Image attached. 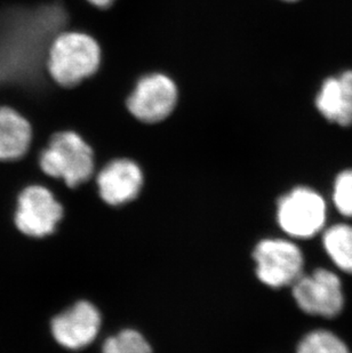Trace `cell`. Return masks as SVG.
Here are the masks:
<instances>
[{"instance_id": "cell-16", "label": "cell", "mask_w": 352, "mask_h": 353, "mask_svg": "<svg viewBox=\"0 0 352 353\" xmlns=\"http://www.w3.org/2000/svg\"><path fill=\"white\" fill-rule=\"evenodd\" d=\"M333 203L341 215L352 219V168L340 172L335 177Z\"/></svg>"}, {"instance_id": "cell-1", "label": "cell", "mask_w": 352, "mask_h": 353, "mask_svg": "<svg viewBox=\"0 0 352 353\" xmlns=\"http://www.w3.org/2000/svg\"><path fill=\"white\" fill-rule=\"evenodd\" d=\"M68 20L67 10L59 3L5 17L0 23V83L24 79L40 71Z\"/></svg>"}, {"instance_id": "cell-3", "label": "cell", "mask_w": 352, "mask_h": 353, "mask_svg": "<svg viewBox=\"0 0 352 353\" xmlns=\"http://www.w3.org/2000/svg\"><path fill=\"white\" fill-rule=\"evenodd\" d=\"M39 165L48 176L77 188L93 176L95 154L79 133L62 130L50 137L48 147L40 154Z\"/></svg>"}, {"instance_id": "cell-15", "label": "cell", "mask_w": 352, "mask_h": 353, "mask_svg": "<svg viewBox=\"0 0 352 353\" xmlns=\"http://www.w3.org/2000/svg\"><path fill=\"white\" fill-rule=\"evenodd\" d=\"M101 353H153V350L140 332L124 330L106 339Z\"/></svg>"}, {"instance_id": "cell-10", "label": "cell", "mask_w": 352, "mask_h": 353, "mask_svg": "<svg viewBox=\"0 0 352 353\" xmlns=\"http://www.w3.org/2000/svg\"><path fill=\"white\" fill-rule=\"evenodd\" d=\"M143 182L142 168L130 158L110 160L97 177L101 199L110 206H120L135 199L142 190Z\"/></svg>"}, {"instance_id": "cell-2", "label": "cell", "mask_w": 352, "mask_h": 353, "mask_svg": "<svg viewBox=\"0 0 352 353\" xmlns=\"http://www.w3.org/2000/svg\"><path fill=\"white\" fill-rule=\"evenodd\" d=\"M102 62L104 52L97 38L85 31H63L50 45L46 67L57 85L72 88L93 78Z\"/></svg>"}, {"instance_id": "cell-11", "label": "cell", "mask_w": 352, "mask_h": 353, "mask_svg": "<svg viewBox=\"0 0 352 353\" xmlns=\"http://www.w3.org/2000/svg\"><path fill=\"white\" fill-rule=\"evenodd\" d=\"M319 114L339 126H352V69L326 78L315 97Z\"/></svg>"}, {"instance_id": "cell-6", "label": "cell", "mask_w": 352, "mask_h": 353, "mask_svg": "<svg viewBox=\"0 0 352 353\" xmlns=\"http://www.w3.org/2000/svg\"><path fill=\"white\" fill-rule=\"evenodd\" d=\"M256 276L271 288L293 286L303 274L302 250L291 240L282 238L263 239L253 252Z\"/></svg>"}, {"instance_id": "cell-8", "label": "cell", "mask_w": 352, "mask_h": 353, "mask_svg": "<svg viewBox=\"0 0 352 353\" xmlns=\"http://www.w3.org/2000/svg\"><path fill=\"white\" fill-rule=\"evenodd\" d=\"M62 219L63 207L43 185L27 187L17 196L14 223L21 234L31 238L50 236Z\"/></svg>"}, {"instance_id": "cell-5", "label": "cell", "mask_w": 352, "mask_h": 353, "mask_svg": "<svg viewBox=\"0 0 352 353\" xmlns=\"http://www.w3.org/2000/svg\"><path fill=\"white\" fill-rule=\"evenodd\" d=\"M327 205L322 194L308 187H296L277 205V221L286 234L309 239L325 230Z\"/></svg>"}, {"instance_id": "cell-13", "label": "cell", "mask_w": 352, "mask_h": 353, "mask_svg": "<svg viewBox=\"0 0 352 353\" xmlns=\"http://www.w3.org/2000/svg\"><path fill=\"white\" fill-rule=\"evenodd\" d=\"M322 245L340 271L352 274V225L338 223L322 231Z\"/></svg>"}, {"instance_id": "cell-9", "label": "cell", "mask_w": 352, "mask_h": 353, "mask_svg": "<svg viewBox=\"0 0 352 353\" xmlns=\"http://www.w3.org/2000/svg\"><path fill=\"white\" fill-rule=\"evenodd\" d=\"M102 316L88 301H79L54 316L50 333L61 347L70 351L83 350L93 343L100 333Z\"/></svg>"}, {"instance_id": "cell-7", "label": "cell", "mask_w": 352, "mask_h": 353, "mask_svg": "<svg viewBox=\"0 0 352 353\" xmlns=\"http://www.w3.org/2000/svg\"><path fill=\"white\" fill-rule=\"evenodd\" d=\"M292 287L294 301L304 314L332 319L342 312L344 292L335 272L319 268L302 274Z\"/></svg>"}, {"instance_id": "cell-12", "label": "cell", "mask_w": 352, "mask_h": 353, "mask_svg": "<svg viewBox=\"0 0 352 353\" xmlns=\"http://www.w3.org/2000/svg\"><path fill=\"white\" fill-rule=\"evenodd\" d=\"M32 139L30 123L10 108H0V160L20 159Z\"/></svg>"}, {"instance_id": "cell-14", "label": "cell", "mask_w": 352, "mask_h": 353, "mask_svg": "<svg viewBox=\"0 0 352 353\" xmlns=\"http://www.w3.org/2000/svg\"><path fill=\"white\" fill-rule=\"evenodd\" d=\"M296 353H350V350L344 341L331 330H316L302 337Z\"/></svg>"}, {"instance_id": "cell-4", "label": "cell", "mask_w": 352, "mask_h": 353, "mask_svg": "<svg viewBox=\"0 0 352 353\" xmlns=\"http://www.w3.org/2000/svg\"><path fill=\"white\" fill-rule=\"evenodd\" d=\"M179 90L175 80L163 71H150L137 78L125 100L128 114L143 125H159L174 114Z\"/></svg>"}, {"instance_id": "cell-18", "label": "cell", "mask_w": 352, "mask_h": 353, "mask_svg": "<svg viewBox=\"0 0 352 353\" xmlns=\"http://www.w3.org/2000/svg\"><path fill=\"white\" fill-rule=\"evenodd\" d=\"M278 1H282L284 3H299L300 0H278Z\"/></svg>"}, {"instance_id": "cell-17", "label": "cell", "mask_w": 352, "mask_h": 353, "mask_svg": "<svg viewBox=\"0 0 352 353\" xmlns=\"http://www.w3.org/2000/svg\"><path fill=\"white\" fill-rule=\"evenodd\" d=\"M90 6L97 8V10H109L118 0H86Z\"/></svg>"}]
</instances>
